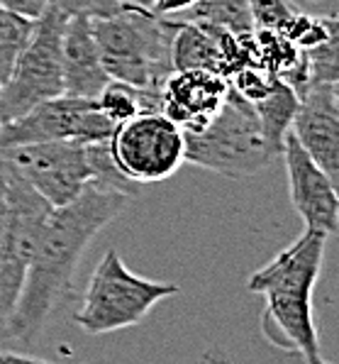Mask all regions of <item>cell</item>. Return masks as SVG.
Listing matches in <instances>:
<instances>
[{
  "instance_id": "6da1fadb",
  "label": "cell",
  "mask_w": 339,
  "mask_h": 364,
  "mask_svg": "<svg viewBox=\"0 0 339 364\" xmlns=\"http://www.w3.org/2000/svg\"><path fill=\"white\" fill-rule=\"evenodd\" d=\"M132 196L88 183L71 203L52 208L37 240L20 299L5 318V335L35 345L59 299L74 287V274L88 245L130 205Z\"/></svg>"
},
{
  "instance_id": "7a4b0ae2",
  "label": "cell",
  "mask_w": 339,
  "mask_h": 364,
  "mask_svg": "<svg viewBox=\"0 0 339 364\" xmlns=\"http://www.w3.org/2000/svg\"><path fill=\"white\" fill-rule=\"evenodd\" d=\"M330 235L310 230L293 240L266 267L249 277V291L264 299L261 333L274 347L303 357L308 364H325L320 335L313 318V291L322 272Z\"/></svg>"
},
{
  "instance_id": "3957f363",
  "label": "cell",
  "mask_w": 339,
  "mask_h": 364,
  "mask_svg": "<svg viewBox=\"0 0 339 364\" xmlns=\"http://www.w3.org/2000/svg\"><path fill=\"white\" fill-rule=\"evenodd\" d=\"M91 27L108 76L140 88L142 113H161V91L174 74L176 20L127 5L110 18L91 20Z\"/></svg>"
},
{
  "instance_id": "277c9868",
  "label": "cell",
  "mask_w": 339,
  "mask_h": 364,
  "mask_svg": "<svg viewBox=\"0 0 339 364\" xmlns=\"http://www.w3.org/2000/svg\"><path fill=\"white\" fill-rule=\"evenodd\" d=\"M183 161L230 178L254 176L276 159L259 127L254 105L227 86L213 120L196 132H183Z\"/></svg>"
},
{
  "instance_id": "5b68a950",
  "label": "cell",
  "mask_w": 339,
  "mask_h": 364,
  "mask_svg": "<svg viewBox=\"0 0 339 364\" xmlns=\"http://www.w3.org/2000/svg\"><path fill=\"white\" fill-rule=\"evenodd\" d=\"M179 294V284L149 282L137 277L122 262L120 252L110 247L88 282L79 311L74 313V323L86 335L115 333L142 323L159 301Z\"/></svg>"
},
{
  "instance_id": "8992f818",
  "label": "cell",
  "mask_w": 339,
  "mask_h": 364,
  "mask_svg": "<svg viewBox=\"0 0 339 364\" xmlns=\"http://www.w3.org/2000/svg\"><path fill=\"white\" fill-rule=\"evenodd\" d=\"M64 25L66 15L49 0L42 15L35 20V30L27 44L15 59L8 81L0 86V122L15 120L42 100L64 93V78H61Z\"/></svg>"
},
{
  "instance_id": "52a82bcc",
  "label": "cell",
  "mask_w": 339,
  "mask_h": 364,
  "mask_svg": "<svg viewBox=\"0 0 339 364\" xmlns=\"http://www.w3.org/2000/svg\"><path fill=\"white\" fill-rule=\"evenodd\" d=\"M5 198L8 208L0 235V321L3 323L18 304L44 220L52 213V205L8 164H5Z\"/></svg>"
},
{
  "instance_id": "ba28073f",
  "label": "cell",
  "mask_w": 339,
  "mask_h": 364,
  "mask_svg": "<svg viewBox=\"0 0 339 364\" xmlns=\"http://www.w3.org/2000/svg\"><path fill=\"white\" fill-rule=\"evenodd\" d=\"M115 166L135 186L159 183L183 164V130L164 113H137L120 122L108 139Z\"/></svg>"
},
{
  "instance_id": "9c48e42d",
  "label": "cell",
  "mask_w": 339,
  "mask_h": 364,
  "mask_svg": "<svg viewBox=\"0 0 339 364\" xmlns=\"http://www.w3.org/2000/svg\"><path fill=\"white\" fill-rule=\"evenodd\" d=\"M115 122L98 108L96 98H79V96H54L25 115L15 120L0 122V147H15V144H32V142H103L110 139L115 132Z\"/></svg>"
},
{
  "instance_id": "30bf717a",
  "label": "cell",
  "mask_w": 339,
  "mask_h": 364,
  "mask_svg": "<svg viewBox=\"0 0 339 364\" xmlns=\"http://www.w3.org/2000/svg\"><path fill=\"white\" fill-rule=\"evenodd\" d=\"M0 156L52 208L71 203L91 183L86 144L81 142L59 139V142L15 144V147H0Z\"/></svg>"
},
{
  "instance_id": "8fae6325",
  "label": "cell",
  "mask_w": 339,
  "mask_h": 364,
  "mask_svg": "<svg viewBox=\"0 0 339 364\" xmlns=\"http://www.w3.org/2000/svg\"><path fill=\"white\" fill-rule=\"evenodd\" d=\"M283 164L288 173V191L293 208L303 218L305 228L335 235L339 225L337 181H332L325 169L313 159L291 132L283 139Z\"/></svg>"
},
{
  "instance_id": "7c38bea8",
  "label": "cell",
  "mask_w": 339,
  "mask_h": 364,
  "mask_svg": "<svg viewBox=\"0 0 339 364\" xmlns=\"http://www.w3.org/2000/svg\"><path fill=\"white\" fill-rule=\"evenodd\" d=\"M291 134L332 181L339 173V91L337 83H313L298 96Z\"/></svg>"
},
{
  "instance_id": "4fadbf2b",
  "label": "cell",
  "mask_w": 339,
  "mask_h": 364,
  "mask_svg": "<svg viewBox=\"0 0 339 364\" xmlns=\"http://www.w3.org/2000/svg\"><path fill=\"white\" fill-rule=\"evenodd\" d=\"M227 86V78L213 71H174L161 91V113L171 117L183 132H196L208 125L220 110Z\"/></svg>"
},
{
  "instance_id": "5bb4252c",
  "label": "cell",
  "mask_w": 339,
  "mask_h": 364,
  "mask_svg": "<svg viewBox=\"0 0 339 364\" xmlns=\"http://www.w3.org/2000/svg\"><path fill=\"white\" fill-rule=\"evenodd\" d=\"M61 78L66 96L96 98L110 81L100 59L91 20L74 15L66 18L61 35Z\"/></svg>"
},
{
  "instance_id": "9a60e30c",
  "label": "cell",
  "mask_w": 339,
  "mask_h": 364,
  "mask_svg": "<svg viewBox=\"0 0 339 364\" xmlns=\"http://www.w3.org/2000/svg\"><path fill=\"white\" fill-rule=\"evenodd\" d=\"M252 105H254V113H257L259 127H261V132H264L266 142H269V147L276 152V156H281L283 139L291 132L293 115H296V108H298V93L279 78L276 86Z\"/></svg>"
},
{
  "instance_id": "2e32d148",
  "label": "cell",
  "mask_w": 339,
  "mask_h": 364,
  "mask_svg": "<svg viewBox=\"0 0 339 364\" xmlns=\"http://www.w3.org/2000/svg\"><path fill=\"white\" fill-rule=\"evenodd\" d=\"M174 20L196 22V25L205 27H220V30H230L235 35L254 32L247 0H196L188 10L174 15Z\"/></svg>"
},
{
  "instance_id": "e0dca14e",
  "label": "cell",
  "mask_w": 339,
  "mask_h": 364,
  "mask_svg": "<svg viewBox=\"0 0 339 364\" xmlns=\"http://www.w3.org/2000/svg\"><path fill=\"white\" fill-rule=\"evenodd\" d=\"M32 30H35V20L0 8V86L8 81L15 59L27 44Z\"/></svg>"
},
{
  "instance_id": "ac0fdd59",
  "label": "cell",
  "mask_w": 339,
  "mask_h": 364,
  "mask_svg": "<svg viewBox=\"0 0 339 364\" xmlns=\"http://www.w3.org/2000/svg\"><path fill=\"white\" fill-rule=\"evenodd\" d=\"M86 159L88 166H91V183L103 191H118V193H127L135 198L137 188L132 181H127L120 173V169L115 166V159L110 154V144L108 139L103 142H88L86 144Z\"/></svg>"
},
{
  "instance_id": "d6986e66",
  "label": "cell",
  "mask_w": 339,
  "mask_h": 364,
  "mask_svg": "<svg viewBox=\"0 0 339 364\" xmlns=\"http://www.w3.org/2000/svg\"><path fill=\"white\" fill-rule=\"evenodd\" d=\"M98 108L103 110L115 125L130 120L137 113H142V100H140V88L132 86V83L118 81V78H110L103 86V91L96 96Z\"/></svg>"
},
{
  "instance_id": "ffe728a7",
  "label": "cell",
  "mask_w": 339,
  "mask_h": 364,
  "mask_svg": "<svg viewBox=\"0 0 339 364\" xmlns=\"http://www.w3.org/2000/svg\"><path fill=\"white\" fill-rule=\"evenodd\" d=\"M305 64H308L310 86L313 83H337L339 81V35L325 39L310 49H303Z\"/></svg>"
},
{
  "instance_id": "44dd1931",
  "label": "cell",
  "mask_w": 339,
  "mask_h": 364,
  "mask_svg": "<svg viewBox=\"0 0 339 364\" xmlns=\"http://www.w3.org/2000/svg\"><path fill=\"white\" fill-rule=\"evenodd\" d=\"M247 3L257 30L283 32L288 22L296 18V13L300 10L293 0H247Z\"/></svg>"
},
{
  "instance_id": "7402d4cb",
  "label": "cell",
  "mask_w": 339,
  "mask_h": 364,
  "mask_svg": "<svg viewBox=\"0 0 339 364\" xmlns=\"http://www.w3.org/2000/svg\"><path fill=\"white\" fill-rule=\"evenodd\" d=\"M276 81H279V76H274L271 71L261 69L257 64L242 66L240 71H235V74L227 78L232 91H237L249 103H257L259 98H264L276 86Z\"/></svg>"
},
{
  "instance_id": "603a6c76",
  "label": "cell",
  "mask_w": 339,
  "mask_h": 364,
  "mask_svg": "<svg viewBox=\"0 0 339 364\" xmlns=\"http://www.w3.org/2000/svg\"><path fill=\"white\" fill-rule=\"evenodd\" d=\"M54 5L66 15V18H74V15H81V18L88 20H100V18H110V15L125 10L127 0H52Z\"/></svg>"
},
{
  "instance_id": "cb8c5ba5",
  "label": "cell",
  "mask_w": 339,
  "mask_h": 364,
  "mask_svg": "<svg viewBox=\"0 0 339 364\" xmlns=\"http://www.w3.org/2000/svg\"><path fill=\"white\" fill-rule=\"evenodd\" d=\"M49 0H0V8L10 10V13H18L22 18L37 20L42 15V10L47 8Z\"/></svg>"
},
{
  "instance_id": "d4e9b609",
  "label": "cell",
  "mask_w": 339,
  "mask_h": 364,
  "mask_svg": "<svg viewBox=\"0 0 339 364\" xmlns=\"http://www.w3.org/2000/svg\"><path fill=\"white\" fill-rule=\"evenodd\" d=\"M193 3H196V0H152L149 10H152L154 15H159V18H174V15L191 8Z\"/></svg>"
},
{
  "instance_id": "484cf974",
  "label": "cell",
  "mask_w": 339,
  "mask_h": 364,
  "mask_svg": "<svg viewBox=\"0 0 339 364\" xmlns=\"http://www.w3.org/2000/svg\"><path fill=\"white\" fill-rule=\"evenodd\" d=\"M5 208H8V198H5V164H3V159H0V235H3Z\"/></svg>"
},
{
  "instance_id": "4316f807",
  "label": "cell",
  "mask_w": 339,
  "mask_h": 364,
  "mask_svg": "<svg viewBox=\"0 0 339 364\" xmlns=\"http://www.w3.org/2000/svg\"><path fill=\"white\" fill-rule=\"evenodd\" d=\"M130 5H137V8H147L149 10V5H152V0H127Z\"/></svg>"
}]
</instances>
